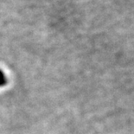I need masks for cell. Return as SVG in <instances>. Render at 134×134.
Returning <instances> with one entry per match:
<instances>
[{
  "instance_id": "obj_1",
  "label": "cell",
  "mask_w": 134,
  "mask_h": 134,
  "mask_svg": "<svg viewBox=\"0 0 134 134\" xmlns=\"http://www.w3.org/2000/svg\"><path fill=\"white\" fill-rule=\"evenodd\" d=\"M7 83V78L6 75H4L2 70H0V87H3Z\"/></svg>"
}]
</instances>
